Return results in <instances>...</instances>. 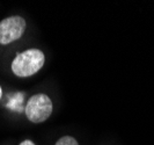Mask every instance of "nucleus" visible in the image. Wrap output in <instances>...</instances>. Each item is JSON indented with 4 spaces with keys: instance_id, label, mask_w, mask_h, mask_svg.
Here are the masks:
<instances>
[{
    "instance_id": "nucleus-2",
    "label": "nucleus",
    "mask_w": 154,
    "mask_h": 145,
    "mask_svg": "<svg viewBox=\"0 0 154 145\" xmlns=\"http://www.w3.org/2000/svg\"><path fill=\"white\" fill-rule=\"evenodd\" d=\"M52 101L45 94H36L28 100L26 116L32 123H42L52 113Z\"/></svg>"
},
{
    "instance_id": "nucleus-4",
    "label": "nucleus",
    "mask_w": 154,
    "mask_h": 145,
    "mask_svg": "<svg viewBox=\"0 0 154 145\" xmlns=\"http://www.w3.org/2000/svg\"><path fill=\"white\" fill-rule=\"evenodd\" d=\"M56 145H79V144H78V142L73 137H71V136H64V137H62L56 143Z\"/></svg>"
},
{
    "instance_id": "nucleus-5",
    "label": "nucleus",
    "mask_w": 154,
    "mask_h": 145,
    "mask_svg": "<svg viewBox=\"0 0 154 145\" xmlns=\"http://www.w3.org/2000/svg\"><path fill=\"white\" fill-rule=\"evenodd\" d=\"M20 145H35L31 140H23L22 143H20Z\"/></svg>"
},
{
    "instance_id": "nucleus-1",
    "label": "nucleus",
    "mask_w": 154,
    "mask_h": 145,
    "mask_svg": "<svg viewBox=\"0 0 154 145\" xmlns=\"http://www.w3.org/2000/svg\"><path fill=\"white\" fill-rule=\"evenodd\" d=\"M45 61L44 54L38 49H29L17 54L12 63V71L20 78L34 76L43 68Z\"/></svg>"
},
{
    "instance_id": "nucleus-6",
    "label": "nucleus",
    "mask_w": 154,
    "mask_h": 145,
    "mask_svg": "<svg viewBox=\"0 0 154 145\" xmlns=\"http://www.w3.org/2000/svg\"><path fill=\"white\" fill-rule=\"evenodd\" d=\"M1 95H2V91H1V87H0V99H1Z\"/></svg>"
},
{
    "instance_id": "nucleus-3",
    "label": "nucleus",
    "mask_w": 154,
    "mask_h": 145,
    "mask_svg": "<svg viewBox=\"0 0 154 145\" xmlns=\"http://www.w3.org/2000/svg\"><path fill=\"white\" fill-rule=\"evenodd\" d=\"M26 30V21L21 16H9L0 22V44H9L21 37Z\"/></svg>"
}]
</instances>
